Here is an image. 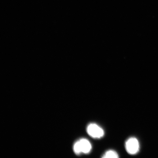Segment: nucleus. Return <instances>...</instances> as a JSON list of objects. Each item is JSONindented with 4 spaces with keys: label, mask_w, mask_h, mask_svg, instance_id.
Wrapping results in <instances>:
<instances>
[{
    "label": "nucleus",
    "mask_w": 158,
    "mask_h": 158,
    "mask_svg": "<svg viewBox=\"0 0 158 158\" xmlns=\"http://www.w3.org/2000/svg\"><path fill=\"white\" fill-rule=\"evenodd\" d=\"M87 132L90 137L94 138H100L104 135L102 128L95 123H90L87 128Z\"/></svg>",
    "instance_id": "2"
},
{
    "label": "nucleus",
    "mask_w": 158,
    "mask_h": 158,
    "mask_svg": "<svg viewBox=\"0 0 158 158\" xmlns=\"http://www.w3.org/2000/svg\"><path fill=\"white\" fill-rule=\"evenodd\" d=\"M92 145L88 140L83 138L77 141L74 145V151L77 154H87L92 149Z\"/></svg>",
    "instance_id": "1"
},
{
    "label": "nucleus",
    "mask_w": 158,
    "mask_h": 158,
    "mask_svg": "<svg viewBox=\"0 0 158 158\" xmlns=\"http://www.w3.org/2000/svg\"><path fill=\"white\" fill-rule=\"evenodd\" d=\"M126 151L130 155L137 154L139 150V144L137 138L134 137L130 138L125 144Z\"/></svg>",
    "instance_id": "3"
},
{
    "label": "nucleus",
    "mask_w": 158,
    "mask_h": 158,
    "mask_svg": "<svg viewBox=\"0 0 158 158\" xmlns=\"http://www.w3.org/2000/svg\"><path fill=\"white\" fill-rule=\"evenodd\" d=\"M102 158H117L118 157V154L113 150H109L104 154Z\"/></svg>",
    "instance_id": "4"
}]
</instances>
